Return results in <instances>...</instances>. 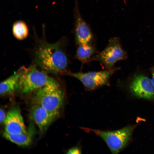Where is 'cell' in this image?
Returning a JSON list of instances; mask_svg holds the SVG:
<instances>
[{
	"instance_id": "obj_1",
	"label": "cell",
	"mask_w": 154,
	"mask_h": 154,
	"mask_svg": "<svg viewBox=\"0 0 154 154\" xmlns=\"http://www.w3.org/2000/svg\"><path fill=\"white\" fill-rule=\"evenodd\" d=\"M66 40L63 38L53 43L42 42L35 55L37 64L45 72L67 74L69 61L64 48Z\"/></svg>"
},
{
	"instance_id": "obj_2",
	"label": "cell",
	"mask_w": 154,
	"mask_h": 154,
	"mask_svg": "<svg viewBox=\"0 0 154 154\" xmlns=\"http://www.w3.org/2000/svg\"><path fill=\"white\" fill-rule=\"evenodd\" d=\"M64 97V92L59 83L49 77L46 84L37 90L34 102L56 118L63 105Z\"/></svg>"
},
{
	"instance_id": "obj_3",
	"label": "cell",
	"mask_w": 154,
	"mask_h": 154,
	"mask_svg": "<svg viewBox=\"0 0 154 154\" xmlns=\"http://www.w3.org/2000/svg\"><path fill=\"white\" fill-rule=\"evenodd\" d=\"M135 126H129L113 131H106L82 127L86 131L93 132L106 143L113 154L118 153L130 140Z\"/></svg>"
},
{
	"instance_id": "obj_4",
	"label": "cell",
	"mask_w": 154,
	"mask_h": 154,
	"mask_svg": "<svg viewBox=\"0 0 154 154\" xmlns=\"http://www.w3.org/2000/svg\"><path fill=\"white\" fill-rule=\"evenodd\" d=\"M20 71L18 88L26 94L37 90L44 86L49 78L44 72L35 66L22 68Z\"/></svg>"
},
{
	"instance_id": "obj_5",
	"label": "cell",
	"mask_w": 154,
	"mask_h": 154,
	"mask_svg": "<svg viewBox=\"0 0 154 154\" xmlns=\"http://www.w3.org/2000/svg\"><path fill=\"white\" fill-rule=\"evenodd\" d=\"M127 56L119 38H113L109 40L105 48L94 55L90 61H98L102 64L106 69H110L114 67L116 62L125 59Z\"/></svg>"
},
{
	"instance_id": "obj_6",
	"label": "cell",
	"mask_w": 154,
	"mask_h": 154,
	"mask_svg": "<svg viewBox=\"0 0 154 154\" xmlns=\"http://www.w3.org/2000/svg\"><path fill=\"white\" fill-rule=\"evenodd\" d=\"M119 68L114 67L110 69L87 72H69L67 75L77 79L88 90H94L110 85V78Z\"/></svg>"
},
{
	"instance_id": "obj_7",
	"label": "cell",
	"mask_w": 154,
	"mask_h": 154,
	"mask_svg": "<svg viewBox=\"0 0 154 154\" xmlns=\"http://www.w3.org/2000/svg\"><path fill=\"white\" fill-rule=\"evenodd\" d=\"M132 93L135 96L154 101V85L151 80L142 74L133 78L129 86Z\"/></svg>"
},
{
	"instance_id": "obj_8",
	"label": "cell",
	"mask_w": 154,
	"mask_h": 154,
	"mask_svg": "<svg viewBox=\"0 0 154 154\" xmlns=\"http://www.w3.org/2000/svg\"><path fill=\"white\" fill-rule=\"evenodd\" d=\"M75 21L74 34L78 45L92 43L93 36L88 25L83 19L80 13L76 3L74 10Z\"/></svg>"
},
{
	"instance_id": "obj_9",
	"label": "cell",
	"mask_w": 154,
	"mask_h": 154,
	"mask_svg": "<svg viewBox=\"0 0 154 154\" xmlns=\"http://www.w3.org/2000/svg\"><path fill=\"white\" fill-rule=\"evenodd\" d=\"M5 131L11 134H17L27 132L20 110L15 107L7 112L4 122Z\"/></svg>"
},
{
	"instance_id": "obj_10",
	"label": "cell",
	"mask_w": 154,
	"mask_h": 154,
	"mask_svg": "<svg viewBox=\"0 0 154 154\" xmlns=\"http://www.w3.org/2000/svg\"><path fill=\"white\" fill-rule=\"evenodd\" d=\"M34 103L31 110V117L40 131H44L56 118L40 105Z\"/></svg>"
},
{
	"instance_id": "obj_11",
	"label": "cell",
	"mask_w": 154,
	"mask_h": 154,
	"mask_svg": "<svg viewBox=\"0 0 154 154\" xmlns=\"http://www.w3.org/2000/svg\"><path fill=\"white\" fill-rule=\"evenodd\" d=\"M78 45L75 57L82 65L90 61L93 56L98 53L96 47L92 43Z\"/></svg>"
},
{
	"instance_id": "obj_12",
	"label": "cell",
	"mask_w": 154,
	"mask_h": 154,
	"mask_svg": "<svg viewBox=\"0 0 154 154\" xmlns=\"http://www.w3.org/2000/svg\"><path fill=\"white\" fill-rule=\"evenodd\" d=\"M19 76V71L15 72L1 83L0 94L1 95L4 96L12 93L18 88Z\"/></svg>"
},
{
	"instance_id": "obj_13",
	"label": "cell",
	"mask_w": 154,
	"mask_h": 154,
	"mask_svg": "<svg viewBox=\"0 0 154 154\" xmlns=\"http://www.w3.org/2000/svg\"><path fill=\"white\" fill-rule=\"evenodd\" d=\"M30 130L26 133L17 134H11L4 131L3 135L7 140L18 145L27 146L32 142L33 136L32 131Z\"/></svg>"
},
{
	"instance_id": "obj_14",
	"label": "cell",
	"mask_w": 154,
	"mask_h": 154,
	"mask_svg": "<svg viewBox=\"0 0 154 154\" xmlns=\"http://www.w3.org/2000/svg\"><path fill=\"white\" fill-rule=\"evenodd\" d=\"M12 33L17 39L22 40L27 38L29 33L28 26L25 21L19 20L15 22L12 27Z\"/></svg>"
},
{
	"instance_id": "obj_15",
	"label": "cell",
	"mask_w": 154,
	"mask_h": 154,
	"mask_svg": "<svg viewBox=\"0 0 154 154\" xmlns=\"http://www.w3.org/2000/svg\"><path fill=\"white\" fill-rule=\"evenodd\" d=\"M81 151L80 148L78 147H72L67 151V154H80Z\"/></svg>"
},
{
	"instance_id": "obj_16",
	"label": "cell",
	"mask_w": 154,
	"mask_h": 154,
	"mask_svg": "<svg viewBox=\"0 0 154 154\" xmlns=\"http://www.w3.org/2000/svg\"><path fill=\"white\" fill-rule=\"evenodd\" d=\"M6 115L4 110L1 108L0 110V122L1 123H4L6 118Z\"/></svg>"
},
{
	"instance_id": "obj_17",
	"label": "cell",
	"mask_w": 154,
	"mask_h": 154,
	"mask_svg": "<svg viewBox=\"0 0 154 154\" xmlns=\"http://www.w3.org/2000/svg\"><path fill=\"white\" fill-rule=\"evenodd\" d=\"M151 72L152 74V82L154 85V66L151 68Z\"/></svg>"
}]
</instances>
